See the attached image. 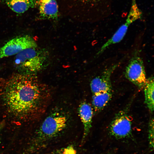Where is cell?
<instances>
[{
    "instance_id": "obj_13",
    "label": "cell",
    "mask_w": 154,
    "mask_h": 154,
    "mask_svg": "<svg viewBox=\"0 0 154 154\" xmlns=\"http://www.w3.org/2000/svg\"><path fill=\"white\" fill-rule=\"evenodd\" d=\"M145 95V102L149 111L152 112L154 108V83L153 76L147 78L143 88Z\"/></svg>"
},
{
    "instance_id": "obj_8",
    "label": "cell",
    "mask_w": 154,
    "mask_h": 154,
    "mask_svg": "<svg viewBox=\"0 0 154 154\" xmlns=\"http://www.w3.org/2000/svg\"><path fill=\"white\" fill-rule=\"evenodd\" d=\"M119 65L117 63L106 69L102 74L94 78L90 83L93 94L112 90L111 77Z\"/></svg>"
},
{
    "instance_id": "obj_10",
    "label": "cell",
    "mask_w": 154,
    "mask_h": 154,
    "mask_svg": "<svg viewBox=\"0 0 154 154\" xmlns=\"http://www.w3.org/2000/svg\"><path fill=\"white\" fill-rule=\"evenodd\" d=\"M78 112L84 127L83 143L88 135L92 127L94 110L92 107L86 102L81 103L79 106Z\"/></svg>"
},
{
    "instance_id": "obj_14",
    "label": "cell",
    "mask_w": 154,
    "mask_h": 154,
    "mask_svg": "<svg viewBox=\"0 0 154 154\" xmlns=\"http://www.w3.org/2000/svg\"><path fill=\"white\" fill-rule=\"evenodd\" d=\"M148 138L149 145L152 149L154 147V119L152 118L150 121L148 126Z\"/></svg>"
},
{
    "instance_id": "obj_15",
    "label": "cell",
    "mask_w": 154,
    "mask_h": 154,
    "mask_svg": "<svg viewBox=\"0 0 154 154\" xmlns=\"http://www.w3.org/2000/svg\"><path fill=\"white\" fill-rule=\"evenodd\" d=\"M58 154H77V152L73 146L70 145L63 149Z\"/></svg>"
},
{
    "instance_id": "obj_7",
    "label": "cell",
    "mask_w": 154,
    "mask_h": 154,
    "mask_svg": "<svg viewBox=\"0 0 154 154\" xmlns=\"http://www.w3.org/2000/svg\"><path fill=\"white\" fill-rule=\"evenodd\" d=\"M37 46L33 38L29 35L15 37L0 47V59L15 55L25 49Z\"/></svg>"
},
{
    "instance_id": "obj_2",
    "label": "cell",
    "mask_w": 154,
    "mask_h": 154,
    "mask_svg": "<svg viewBox=\"0 0 154 154\" xmlns=\"http://www.w3.org/2000/svg\"><path fill=\"white\" fill-rule=\"evenodd\" d=\"M67 122L66 117L60 112L50 114L45 119L38 130L35 146L40 148L44 146L65 129Z\"/></svg>"
},
{
    "instance_id": "obj_4",
    "label": "cell",
    "mask_w": 154,
    "mask_h": 154,
    "mask_svg": "<svg viewBox=\"0 0 154 154\" xmlns=\"http://www.w3.org/2000/svg\"><path fill=\"white\" fill-rule=\"evenodd\" d=\"M126 78L139 88H143L147 78L143 60L139 52L135 50L125 71Z\"/></svg>"
},
{
    "instance_id": "obj_17",
    "label": "cell",
    "mask_w": 154,
    "mask_h": 154,
    "mask_svg": "<svg viewBox=\"0 0 154 154\" xmlns=\"http://www.w3.org/2000/svg\"><path fill=\"white\" fill-rule=\"evenodd\" d=\"M83 1H84L86 2H99L101 0H82ZM102 1V0H101Z\"/></svg>"
},
{
    "instance_id": "obj_1",
    "label": "cell",
    "mask_w": 154,
    "mask_h": 154,
    "mask_svg": "<svg viewBox=\"0 0 154 154\" xmlns=\"http://www.w3.org/2000/svg\"><path fill=\"white\" fill-rule=\"evenodd\" d=\"M35 74L18 72L1 81L0 97L6 111L13 117L28 120L44 112L50 92Z\"/></svg>"
},
{
    "instance_id": "obj_18",
    "label": "cell",
    "mask_w": 154,
    "mask_h": 154,
    "mask_svg": "<svg viewBox=\"0 0 154 154\" xmlns=\"http://www.w3.org/2000/svg\"><path fill=\"white\" fill-rule=\"evenodd\" d=\"M109 154V153H104V154Z\"/></svg>"
},
{
    "instance_id": "obj_11",
    "label": "cell",
    "mask_w": 154,
    "mask_h": 154,
    "mask_svg": "<svg viewBox=\"0 0 154 154\" xmlns=\"http://www.w3.org/2000/svg\"><path fill=\"white\" fill-rule=\"evenodd\" d=\"M6 5L14 12L24 13L30 8L36 7L35 0H4Z\"/></svg>"
},
{
    "instance_id": "obj_12",
    "label": "cell",
    "mask_w": 154,
    "mask_h": 154,
    "mask_svg": "<svg viewBox=\"0 0 154 154\" xmlns=\"http://www.w3.org/2000/svg\"><path fill=\"white\" fill-rule=\"evenodd\" d=\"M112 96V90L93 94L92 108L96 112L102 110L111 100Z\"/></svg>"
},
{
    "instance_id": "obj_9",
    "label": "cell",
    "mask_w": 154,
    "mask_h": 154,
    "mask_svg": "<svg viewBox=\"0 0 154 154\" xmlns=\"http://www.w3.org/2000/svg\"><path fill=\"white\" fill-rule=\"evenodd\" d=\"M39 17L42 19H56L58 16V6L56 0H35Z\"/></svg>"
},
{
    "instance_id": "obj_6",
    "label": "cell",
    "mask_w": 154,
    "mask_h": 154,
    "mask_svg": "<svg viewBox=\"0 0 154 154\" xmlns=\"http://www.w3.org/2000/svg\"><path fill=\"white\" fill-rule=\"evenodd\" d=\"M132 125L131 119L127 111H120L110 125L108 129L109 134L117 139L129 137L132 134Z\"/></svg>"
},
{
    "instance_id": "obj_5",
    "label": "cell",
    "mask_w": 154,
    "mask_h": 154,
    "mask_svg": "<svg viewBox=\"0 0 154 154\" xmlns=\"http://www.w3.org/2000/svg\"><path fill=\"white\" fill-rule=\"evenodd\" d=\"M142 15V12L138 8L135 0H132L130 9L125 21L112 36L102 46L97 54H101L111 45L120 42L125 35L130 25L134 22L140 19Z\"/></svg>"
},
{
    "instance_id": "obj_3",
    "label": "cell",
    "mask_w": 154,
    "mask_h": 154,
    "mask_svg": "<svg viewBox=\"0 0 154 154\" xmlns=\"http://www.w3.org/2000/svg\"><path fill=\"white\" fill-rule=\"evenodd\" d=\"M45 59L44 54L37 46L25 49L15 55L14 66L18 72L35 74L41 69Z\"/></svg>"
},
{
    "instance_id": "obj_16",
    "label": "cell",
    "mask_w": 154,
    "mask_h": 154,
    "mask_svg": "<svg viewBox=\"0 0 154 154\" xmlns=\"http://www.w3.org/2000/svg\"><path fill=\"white\" fill-rule=\"evenodd\" d=\"M5 123V122L4 121L0 123V132L4 126Z\"/></svg>"
}]
</instances>
